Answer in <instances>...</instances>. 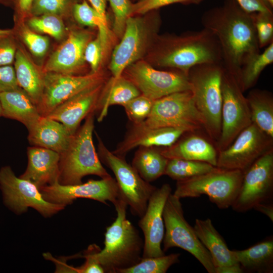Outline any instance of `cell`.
<instances>
[{"label": "cell", "instance_id": "1", "mask_svg": "<svg viewBox=\"0 0 273 273\" xmlns=\"http://www.w3.org/2000/svg\"><path fill=\"white\" fill-rule=\"evenodd\" d=\"M254 14L244 11L235 0H225L222 6L206 11L201 18L204 28L218 40L223 67L238 82L244 63L260 53Z\"/></svg>", "mask_w": 273, "mask_h": 273}, {"label": "cell", "instance_id": "2", "mask_svg": "<svg viewBox=\"0 0 273 273\" xmlns=\"http://www.w3.org/2000/svg\"><path fill=\"white\" fill-rule=\"evenodd\" d=\"M159 42L155 57L156 64L176 69L188 76L196 65L221 63L218 40L204 28L181 36L161 38Z\"/></svg>", "mask_w": 273, "mask_h": 273}, {"label": "cell", "instance_id": "3", "mask_svg": "<svg viewBox=\"0 0 273 273\" xmlns=\"http://www.w3.org/2000/svg\"><path fill=\"white\" fill-rule=\"evenodd\" d=\"M117 216L106 228L104 247L95 256L105 272L119 273L142 258L144 241L138 230L126 218L127 204L119 198L113 204Z\"/></svg>", "mask_w": 273, "mask_h": 273}, {"label": "cell", "instance_id": "4", "mask_svg": "<svg viewBox=\"0 0 273 273\" xmlns=\"http://www.w3.org/2000/svg\"><path fill=\"white\" fill-rule=\"evenodd\" d=\"M94 112L86 117L83 125L72 136L68 147L60 155L59 183L73 185L82 178L95 175L104 178L111 176L103 166L93 140Z\"/></svg>", "mask_w": 273, "mask_h": 273}, {"label": "cell", "instance_id": "5", "mask_svg": "<svg viewBox=\"0 0 273 273\" xmlns=\"http://www.w3.org/2000/svg\"><path fill=\"white\" fill-rule=\"evenodd\" d=\"M224 71L221 63L196 65L188 77L196 108L204 127L213 139L218 140L221 132V82Z\"/></svg>", "mask_w": 273, "mask_h": 273}, {"label": "cell", "instance_id": "6", "mask_svg": "<svg viewBox=\"0 0 273 273\" xmlns=\"http://www.w3.org/2000/svg\"><path fill=\"white\" fill-rule=\"evenodd\" d=\"M244 173L239 170L216 168L189 179L177 181L173 194L179 199L207 195L220 209L231 207L240 190Z\"/></svg>", "mask_w": 273, "mask_h": 273}, {"label": "cell", "instance_id": "7", "mask_svg": "<svg viewBox=\"0 0 273 273\" xmlns=\"http://www.w3.org/2000/svg\"><path fill=\"white\" fill-rule=\"evenodd\" d=\"M163 218L165 229L163 251L173 247L181 248L194 256L208 272L215 273L210 253L186 220L180 199L173 194L166 200Z\"/></svg>", "mask_w": 273, "mask_h": 273}, {"label": "cell", "instance_id": "8", "mask_svg": "<svg viewBox=\"0 0 273 273\" xmlns=\"http://www.w3.org/2000/svg\"><path fill=\"white\" fill-rule=\"evenodd\" d=\"M97 138L99 158L113 172L120 198L129 206L132 214L142 217L151 196L157 188L144 180L132 165L123 158L110 151L98 135Z\"/></svg>", "mask_w": 273, "mask_h": 273}, {"label": "cell", "instance_id": "9", "mask_svg": "<svg viewBox=\"0 0 273 273\" xmlns=\"http://www.w3.org/2000/svg\"><path fill=\"white\" fill-rule=\"evenodd\" d=\"M151 127H176L191 131L203 126L191 90L176 92L154 101L151 111L142 123Z\"/></svg>", "mask_w": 273, "mask_h": 273}, {"label": "cell", "instance_id": "10", "mask_svg": "<svg viewBox=\"0 0 273 273\" xmlns=\"http://www.w3.org/2000/svg\"><path fill=\"white\" fill-rule=\"evenodd\" d=\"M243 93L236 78L224 69L221 82V132L217 143L219 151L229 146L252 123L248 101Z\"/></svg>", "mask_w": 273, "mask_h": 273}, {"label": "cell", "instance_id": "11", "mask_svg": "<svg viewBox=\"0 0 273 273\" xmlns=\"http://www.w3.org/2000/svg\"><path fill=\"white\" fill-rule=\"evenodd\" d=\"M273 195V152L269 150L258 159L244 173L242 182L233 210L246 212L257 204L270 203Z\"/></svg>", "mask_w": 273, "mask_h": 273}, {"label": "cell", "instance_id": "12", "mask_svg": "<svg viewBox=\"0 0 273 273\" xmlns=\"http://www.w3.org/2000/svg\"><path fill=\"white\" fill-rule=\"evenodd\" d=\"M0 187L6 204L17 214L22 213L29 207H32L48 217L65 207L46 201L34 184L17 177L9 166L0 169Z\"/></svg>", "mask_w": 273, "mask_h": 273}, {"label": "cell", "instance_id": "13", "mask_svg": "<svg viewBox=\"0 0 273 273\" xmlns=\"http://www.w3.org/2000/svg\"><path fill=\"white\" fill-rule=\"evenodd\" d=\"M125 70L127 79L141 94L156 100L172 93L191 90L189 77L179 71L156 69L144 61H138Z\"/></svg>", "mask_w": 273, "mask_h": 273}, {"label": "cell", "instance_id": "14", "mask_svg": "<svg viewBox=\"0 0 273 273\" xmlns=\"http://www.w3.org/2000/svg\"><path fill=\"white\" fill-rule=\"evenodd\" d=\"M254 123L244 129L232 144L217 155L216 167L244 173L267 150L271 139Z\"/></svg>", "mask_w": 273, "mask_h": 273}, {"label": "cell", "instance_id": "15", "mask_svg": "<svg viewBox=\"0 0 273 273\" xmlns=\"http://www.w3.org/2000/svg\"><path fill=\"white\" fill-rule=\"evenodd\" d=\"M39 190L46 201L65 206L77 198L93 199L108 205L107 201L114 204L120 198L117 182L111 176L100 180L90 179L78 185H62L57 183Z\"/></svg>", "mask_w": 273, "mask_h": 273}, {"label": "cell", "instance_id": "16", "mask_svg": "<svg viewBox=\"0 0 273 273\" xmlns=\"http://www.w3.org/2000/svg\"><path fill=\"white\" fill-rule=\"evenodd\" d=\"M103 81L99 72L85 75L44 72L43 92L37 106L39 113L47 116L66 100Z\"/></svg>", "mask_w": 273, "mask_h": 273}, {"label": "cell", "instance_id": "17", "mask_svg": "<svg viewBox=\"0 0 273 273\" xmlns=\"http://www.w3.org/2000/svg\"><path fill=\"white\" fill-rule=\"evenodd\" d=\"M149 28L142 18L129 16L122 39L115 48L109 69L113 78L122 76L124 71L144 54L149 42Z\"/></svg>", "mask_w": 273, "mask_h": 273}, {"label": "cell", "instance_id": "18", "mask_svg": "<svg viewBox=\"0 0 273 273\" xmlns=\"http://www.w3.org/2000/svg\"><path fill=\"white\" fill-rule=\"evenodd\" d=\"M171 193V188L168 184L156 188L148 201L144 214L140 217L138 224L144 236L142 258L165 254L161 248L165 232L163 212Z\"/></svg>", "mask_w": 273, "mask_h": 273}, {"label": "cell", "instance_id": "19", "mask_svg": "<svg viewBox=\"0 0 273 273\" xmlns=\"http://www.w3.org/2000/svg\"><path fill=\"white\" fill-rule=\"evenodd\" d=\"M91 38V33L86 30H70L67 38L50 56L43 71L69 75L78 72L85 62L84 51Z\"/></svg>", "mask_w": 273, "mask_h": 273}, {"label": "cell", "instance_id": "20", "mask_svg": "<svg viewBox=\"0 0 273 273\" xmlns=\"http://www.w3.org/2000/svg\"><path fill=\"white\" fill-rule=\"evenodd\" d=\"M102 84L100 82L72 96L46 116L61 122L74 134L81 121L96 110Z\"/></svg>", "mask_w": 273, "mask_h": 273}, {"label": "cell", "instance_id": "21", "mask_svg": "<svg viewBox=\"0 0 273 273\" xmlns=\"http://www.w3.org/2000/svg\"><path fill=\"white\" fill-rule=\"evenodd\" d=\"M198 238L211 257L215 273H242L240 265L235 259L224 239L210 218L196 219L193 227Z\"/></svg>", "mask_w": 273, "mask_h": 273}, {"label": "cell", "instance_id": "22", "mask_svg": "<svg viewBox=\"0 0 273 273\" xmlns=\"http://www.w3.org/2000/svg\"><path fill=\"white\" fill-rule=\"evenodd\" d=\"M186 129L176 127H151L142 123L133 124L124 140L113 153L123 157L135 147H168L174 144Z\"/></svg>", "mask_w": 273, "mask_h": 273}, {"label": "cell", "instance_id": "23", "mask_svg": "<svg viewBox=\"0 0 273 273\" xmlns=\"http://www.w3.org/2000/svg\"><path fill=\"white\" fill-rule=\"evenodd\" d=\"M28 165L20 176L40 188L59 183V153L40 147H28Z\"/></svg>", "mask_w": 273, "mask_h": 273}, {"label": "cell", "instance_id": "24", "mask_svg": "<svg viewBox=\"0 0 273 273\" xmlns=\"http://www.w3.org/2000/svg\"><path fill=\"white\" fill-rule=\"evenodd\" d=\"M32 145L54 151L60 154L67 148L73 134L61 122L43 116L29 129Z\"/></svg>", "mask_w": 273, "mask_h": 273}, {"label": "cell", "instance_id": "25", "mask_svg": "<svg viewBox=\"0 0 273 273\" xmlns=\"http://www.w3.org/2000/svg\"><path fill=\"white\" fill-rule=\"evenodd\" d=\"M14 70L18 84L37 106L44 85V72L31 59L19 44L14 60Z\"/></svg>", "mask_w": 273, "mask_h": 273}, {"label": "cell", "instance_id": "26", "mask_svg": "<svg viewBox=\"0 0 273 273\" xmlns=\"http://www.w3.org/2000/svg\"><path fill=\"white\" fill-rule=\"evenodd\" d=\"M2 116L16 120L29 129L41 117L37 106L21 87L0 93Z\"/></svg>", "mask_w": 273, "mask_h": 273}, {"label": "cell", "instance_id": "27", "mask_svg": "<svg viewBox=\"0 0 273 273\" xmlns=\"http://www.w3.org/2000/svg\"><path fill=\"white\" fill-rule=\"evenodd\" d=\"M160 151L168 159L203 161L216 166L217 154L215 149L209 142L199 136L191 135Z\"/></svg>", "mask_w": 273, "mask_h": 273}, {"label": "cell", "instance_id": "28", "mask_svg": "<svg viewBox=\"0 0 273 273\" xmlns=\"http://www.w3.org/2000/svg\"><path fill=\"white\" fill-rule=\"evenodd\" d=\"M243 271L273 272V238L270 237L244 250H232Z\"/></svg>", "mask_w": 273, "mask_h": 273}, {"label": "cell", "instance_id": "29", "mask_svg": "<svg viewBox=\"0 0 273 273\" xmlns=\"http://www.w3.org/2000/svg\"><path fill=\"white\" fill-rule=\"evenodd\" d=\"M140 90L128 79L121 76L110 81L105 93L100 97L97 109L100 111L98 120L101 121L106 115L109 106L123 105L141 95Z\"/></svg>", "mask_w": 273, "mask_h": 273}, {"label": "cell", "instance_id": "30", "mask_svg": "<svg viewBox=\"0 0 273 273\" xmlns=\"http://www.w3.org/2000/svg\"><path fill=\"white\" fill-rule=\"evenodd\" d=\"M252 122L269 137L273 138V100L271 94L252 90L246 97Z\"/></svg>", "mask_w": 273, "mask_h": 273}, {"label": "cell", "instance_id": "31", "mask_svg": "<svg viewBox=\"0 0 273 273\" xmlns=\"http://www.w3.org/2000/svg\"><path fill=\"white\" fill-rule=\"evenodd\" d=\"M168 161L155 147H141L135 154L132 166L144 180L150 183L164 174Z\"/></svg>", "mask_w": 273, "mask_h": 273}, {"label": "cell", "instance_id": "32", "mask_svg": "<svg viewBox=\"0 0 273 273\" xmlns=\"http://www.w3.org/2000/svg\"><path fill=\"white\" fill-rule=\"evenodd\" d=\"M273 62V42L263 53L250 57L241 67L239 83L243 92L255 85L261 73Z\"/></svg>", "mask_w": 273, "mask_h": 273}, {"label": "cell", "instance_id": "33", "mask_svg": "<svg viewBox=\"0 0 273 273\" xmlns=\"http://www.w3.org/2000/svg\"><path fill=\"white\" fill-rule=\"evenodd\" d=\"M72 14L75 19L80 24L97 27L99 30L98 35L105 50L110 36L107 18L101 15L85 0L74 6Z\"/></svg>", "mask_w": 273, "mask_h": 273}, {"label": "cell", "instance_id": "34", "mask_svg": "<svg viewBox=\"0 0 273 273\" xmlns=\"http://www.w3.org/2000/svg\"><path fill=\"white\" fill-rule=\"evenodd\" d=\"M215 168V166L205 162L170 159H168L164 174L179 181L206 173Z\"/></svg>", "mask_w": 273, "mask_h": 273}, {"label": "cell", "instance_id": "35", "mask_svg": "<svg viewBox=\"0 0 273 273\" xmlns=\"http://www.w3.org/2000/svg\"><path fill=\"white\" fill-rule=\"evenodd\" d=\"M179 253L142 258L136 264L119 273H165L173 264L179 262Z\"/></svg>", "mask_w": 273, "mask_h": 273}, {"label": "cell", "instance_id": "36", "mask_svg": "<svg viewBox=\"0 0 273 273\" xmlns=\"http://www.w3.org/2000/svg\"><path fill=\"white\" fill-rule=\"evenodd\" d=\"M28 25L34 31L49 34L57 40L64 37L66 32L62 18L55 14L32 16Z\"/></svg>", "mask_w": 273, "mask_h": 273}, {"label": "cell", "instance_id": "37", "mask_svg": "<svg viewBox=\"0 0 273 273\" xmlns=\"http://www.w3.org/2000/svg\"><path fill=\"white\" fill-rule=\"evenodd\" d=\"M83 0H34L30 11L31 16L52 14L61 17L72 14L74 6Z\"/></svg>", "mask_w": 273, "mask_h": 273}, {"label": "cell", "instance_id": "38", "mask_svg": "<svg viewBox=\"0 0 273 273\" xmlns=\"http://www.w3.org/2000/svg\"><path fill=\"white\" fill-rule=\"evenodd\" d=\"M154 100L141 94L122 105L133 124L143 123L149 115Z\"/></svg>", "mask_w": 273, "mask_h": 273}, {"label": "cell", "instance_id": "39", "mask_svg": "<svg viewBox=\"0 0 273 273\" xmlns=\"http://www.w3.org/2000/svg\"><path fill=\"white\" fill-rule=\"evenodd\" d=\"M14 28L17 34H19L30 52L35 57H42L48 52L49 40L45 36L38 34L29 28L24 26Z\"/></svg>", "mask_w": 273, "mask_h": 273}, {"label": "cell", "instance_id": "40", "mask_svg": "<svg viewBox=\"0 0 273 273\" xmlns=\"http://www.w3.org/2000/svg\"><path fill=\"white\" fill-rule=\"evenodd\" d=\"M18 44L14 29L0 28V66L11 65L14 62Z\"/></svg>", "mask_w": 273, "mask_h": 273}, {"label": "cell", "instance_id": "41", "mask_svg": "<svg viewBox=\"0 0 273 273\" xmlns=\"http://www.w3.org/2000/svg\"><path fill=\"white\" fill-rule=\"evenodd\" d=\"M254 20L259 48L267 47L273 42V13H254Z\"/></svg>", "mask_w": 273, "mask_h": 273}, {"label": "cell", "instance_id": "42", "mask_svg": "<svg viewBox=\"0 0 273 273\" xmlns=\"http://www.w3.org/2000/svg\"><path fill=\"white\" fill-rule=\"evenodd\" d=\"M108 1L114 14V31L118 36H122L126 21L131 16L132 4L129 0Z\"/></svg>", "mask_w": 273, "mask_h": 273}, {"label": "cell", "instance_id": "43", "mask_svg": "<svg viewBox=\"0 0 273 273\" xmlns=\"http://www.w3.org/2000/svg\"><path fill=\"white\" fill-rule=\"evenodd\" d=\"M202 0H140L132 4L131 16L145 14L161 7L175 3L198 4Z\"/></svg>", "mask_w": 273, "mask_h": 273}, {"label": "cell", "instance_id": "44", "mask_svg": "<svg viewBox=\"0 0 273 273\" xmlns=\"http://www.w3.org/2000/svg\"><path fill=\"white\" fill-rule=\"evenodd\" d=\"M104 50L99 35L95 39L90 40L87 44L84 56L85 62L90 65L91 73L98 72Z\"/></svg>", "mask_w": 273, "mask_h": 273}, {"label": "cell", "instance_id": "45", "mask_svg": "<svg viewBox=\"0 0 273 273\" xmlns=\"http://www.w3.org/2000/svg\"><path fill=\"white\" fill-rule=\"evenodd\" d=\"M100 249L96 244L88 246L85 250L82 257L85 259L84 263L81 266L75 268V272L79 273H104L105 271L96 257L95 253Z\"/></svg>", "mask_w": 273, "mask_h": 273}, {"label": "cell", "instance_id": "46", "mask_svg": "<svg viewBox=\"0 0 273 273\" xmlns=\"http://www.w3.org/2000/svg\"><path fill=\"white\" fill-rule=\"evenodd\" d=\"M20 87L11 65L0 66V93Z\"/></svg>", "mask_w": 273, "mask_h": 273}, {"label": "cell", "instance_id": "47", "mask_svg": "<svg viewBox=\"0 0 273 273\" xmlns=\"http://www.w3.org/2000/svg\"><path fill=\"white\" fill-rule=\"evenodd\" d=\"M246 12L250 13H272V7L266 0H235Z\"/></svg>", "mask_w": 273, "mask_h": 273}, {"label": "cell", "instance_id": "48", "mask_svg": "<svg viewBox=\"0 0 273 273\" xmlns=\"http://www.w3.org/2000/svg\"><path fill=\"white\" fill-rule=\"evenodd\" d=\"M34 0H17L15 6L16 11V17L30 14L31 9Z\"/></svg>", "mask_w": 273, "mask_h": 273}, {"label": "cell", "instance_id": "49", "mask_svg": "<svg viewBox=\"0 0 273 273\" xmlns=\"http://www.w3.org/2000/svg\"><path fill=\"white\" fill-rule=\"evenodd\" d=\"M253 209L265 214L273 221V205L271 202L258 204Z\"/></svg>", "mask_w": 273, "mask_h": 273}, {"label": "cell", "instance_id": "50", "mask_svg": "<svg viewBox=\"0 0 273 273\" xmlns=\"http://www.w3.org/2000/svg\"><path fill=\"white\" fill-rule=\"evenodd\" d=\"M91 6L103 17L106 18L107 0H88Z\"/></svg>", "mask_w": 273, "mask_h": 273}, {"label": "cell", "instance_id": "51", "mask_svg": "<svg viewBox=\"0 0 273 273\" xmlns=\"http://www.w3.org/2000/svg\"><path fill=\"white\" fill-rule=\"evenodd\" d=\"M17 0H0V5L6 7H15Z\"/></svg>", "mask_w": 273, "mask_h": 273}, {"label": "cell", "instance_id": "52", "mask_svg": "<svg viewBox=\"0 0 273 273\" xmlns=\"http://www.w3.org/2000/svg\"><path fill=\"white\" fill-rule=\"evenodd\" d=\"M266 2L273 8V0H266Z\"/></svg>", "mask_w": 273, "mask_h": 273}, {"label": "cell", "instance_id": "53", "mask_svg": "<svg viewBox=\"0 0 273 273\" xmlns=\"http://www.w3.org/2000/svg\"><path fill=\"white\" fill-rule=\"evenodd\" d=\"M2 107L0 104V116H2Z\"/></svg>", "mask_w": 273, "mask_h": 273}]
</instances>
